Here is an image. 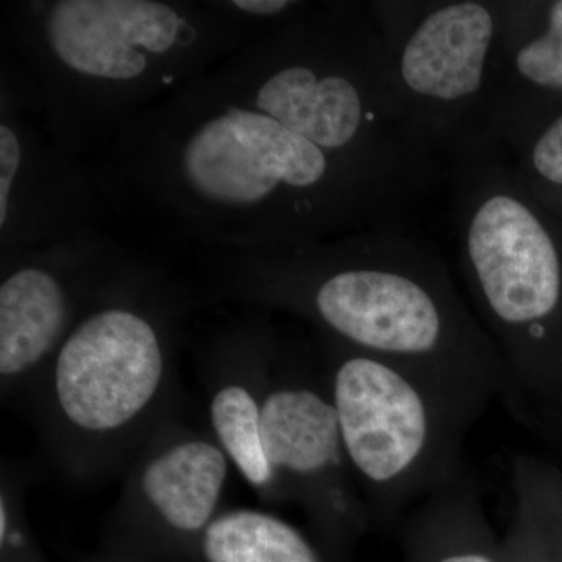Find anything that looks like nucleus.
Segmentation results:
<instances>
[{
	"instance_id": "f257e3e1",
	"label": "nucleus",
	"mask_w": 562,
	"mask_h": 562,
	"mask_svg": "<svg viewBox=\"0 0 562 562\" xmlns=\"http://www.w3.org/2000/svg\"><path fill=\"white\" fill-rule=\"evenodd\" d=\"M90 168L114 220L195 250L290 249L392 224L427 181L322 149L213 68L128 121Z\"/></svg>"
},
{
	"instance_id": "f03ea898",
	"label": "nucleus",
	"mask_w": 562,
	"mask_h": 562,
	"mask_svg": "<svg viewBox=\"0 0 562 562\" xmlns=\"http://www.w3.org/2000/svg\"><path fill=\"white\" fill-rule=\"evenodd\" d=\"M213 301L279 312L322 341L398 362L522 417L512 373L446 261L397 222L265 250H198Z\"/></svg>"
},
{
	"instance_id": "7ed1b4c3",
	"label": "nucleus",
	"mask_w": 562,
	"mask_h": 562,
	"mask_svg": "<svg viewBox=\"0 0 562 562\" xmlns=\"http://www.w3.org/2000/svg\"><path fill=\"white\" fill-rule=\"evenodd\" d=\"M0 22V103L38 117L85 161L180 85L279 27L231 0H22L7 2Z\"/></svg>"
},
{
	"instance_id": "20e7f679",
	"label": "nucleus",
	"mask_w": 562,
	"mask_h": 562,
	"mask_svg": "<svg viewBox=\"0 0 562 562\" xmlns=\"http://www.w3.org/2000/svg\"><path fill=\"white\" fill-rule=\"evenodd\" d=\"M191 297L133 251L66 336L27 403L69 479L121 471L176 414L177 338Z\"/></svg>"
},
{
	"instance_id": "39448f33",
	"label": "nucleus",
	"mask_w": 562,
	"mask_h": 562,
	"mask_svg": "<svg viewBox=\"0 0 562 562\" xmlns=\"http://www.w3.org/2000/svg\"><path fill=\"white\" fill-rule=\"evenodd\" d=\"M214 72L244 101L322 149L427 179L371 3L305 2Z\"/></svg>"
},
{
	"instance_id": "423d86ee",
	"label": "nucleus",
	"mask_w": 562,
	"mask_h": 562,
	"mask_svg": "<svg viewBox=\"0 0 562 562\" xmlns=\"http://www.w3.org/2000/svg\"><path fill=\"white\" fill-rule=\"evenodd\" d=\"M457 238L480 324L522 406L562 424V222L491 147L458 155Z\"/></svg>"
},
{
	"instance_id": "0eeeda50",
	"label": "nucleus",
	"mask_w": 562,
	"mask_h": 562,
	"mask_svg": "<svg viewBox=\"0 0 562 562\" xmlns=\"http://www.w3.org/2000/svg\"><path fill=\"white\" fill-rule=\"evenodd\" d=\"M324 344V376L372 524L462 475L465 436L490 402L373 355Z\"/></svg>"
},
{
	"instance_id": "6e6552de",
	"label": "nucleus",
	"mask_w": 562,
	"mask_h": 562,
	"mask_svg": "<svg viewBox=\"0 0 562 562\" xmlns=\"http://www.w3.org/2000/svg\"><path fill=\"white\" fill-rule=\"evenodd\" d=\"M392 76L417 139L458 155L486 147L502 2H375Z\"/></svg>"
},
{
	"instance_id": "1a4fd4ad",
	"label": "nucleus",
	"mask_w": 562,
	"mask_h": 562,
	"mask_svg": "<svg viewBox=\"0 0 562 562\" xmlns=\"http://www.w3.org/2000/svg\"><path fill=\"white\" fill-rule=\"evenodd\" d=\"M261 439L283 502L301 506L333 560L349 561L371 528V513L347 460L324 373L280 339L262 398Z\"/></svg>"
},
{
	"instance_id": "9d476101",
	"label": "nucleus",
	"mask_w": 562,
	"mask_h": 562,
	"mask_svg": "<svg viewBox=\"0 0 562 562\" xmlns=\"http://www.w3.org/2000/svg\"><path fill=\"white\" fill-rule=\"evenodd\" d=\"M231 469L209 428L172 414L128 464L99 552L135 562H198L203 532L222 513Z\"/></svg>"
},
{
	"instance_id": "9b49d317",
	"label": "nucleus",
	"mask_w": 562,
	"mask_h": 562,
	"mask_svg": "<svg viewBox=\"0 0 562 562\" xmlns=\"http://www.w3.org/2000/svg\"><path fill=\"white\" fill-rule=\"evenodd\" d=\"M132 254L103 233L0 261L3 402H29L66 336Z\"/></svg>"
},
{
	"instance_id": "f8f14e48",
	"label": "nucleus",
	"mask_w": 562,
	"mask_h": 562,
	"mask_svg": "<svg viewBox=\"0 0 562 562\" xmlns=\"http://www.w3.org/2000/svg\"><path fill=\"white\" fill-rule=\"evenodd\" d=\"M113 220L88 161L0 103V261L111 233Z\"/></svg>"
},
{
	"instance_id": "ddd939ff",
	"label": "nucleus",
	"mask_w": 562,
	"mask_h": 562,
	"mask_svg": "<svg viewBox=\"0 0 562 562\" xmlns=\"http://www.w3.org/2000/svg\"><path fill=\"white\" fill-rule=\"evenodd\" d=\"M279 336L260 316L225 328L203 347L209 431L261 501L284 503L261 439L262 398Z\"/></svg>"
},
{
	"instance_id": "4468645a",
	"label": "nucleus",
	"mask_w": 562,
	"mask_h": 562,
	"mask_svg": "<svg viewBox=\"0 0 562 562\" xmlns=\"http://www.w3.org/2000/svg\"><path fill=\"white\" fill-rule=\"evenodd\" d=\"M562 109V0L502 2L484 143H508Z\"/></svg>"
},
{
	"instance_id": "2eb2a0df",
	"label": "nucleus",
	"mask_w": 562,
	"mask_h": 562,
	"mask_svg": "<svg viewBox=\"0 0 562 562\" xmlns=\"http://www.w3.org/2000/svg\"><path fill=\"white\" fill-rule=\"evenodd\" d=\"M402 549L405 562H505L502 538L464 473L414 506Z\"/></svg>"
},
{
	"instance_id": "dca6fc26",
	"label": "nucleus",
	"mask_w": 562,
	"mask_h": 562,
	"mask_svg": "<svg viewBox=\"0 0 562 562\" xmlns=\"http://www.w3.org/2000/svg\"><path fill=\"white\" fill-rule=\"evenodd\" d=\"M198 562H336L319 542L271 512L222 509L203 532Z\"/></svg>"
},
{
	"instance_id": "f3484780",
	"label": "nucleus",
	"mask_w": 562,
	"mask_h": 562,
	"mask_svg": "<svg viewBox=\"0 0 562 562\" xmlns=\"http://www.w3.org/2000/svg\"><path fill=\"white\" fill-rule=\"evenodd\" d=\"M514 502L530 514L553 562H562V471L535 454L512 460Z\"/></svg>"
},
{
	"instance_id": "a211bd4d",
	"label": "nucleus",
	"mask_w": 562,
	"mask_h": 562,
	"mask_svg": "<svg viewBox=\"0 0 562 562\" xmlns=\"http://www.w3.org/2000/svg\"><path fill=\"white\" fill-rule=\"evenodd\" d=\"M516 171L532 192L562 190V109L509 139Z\"/></svg>"
},
{
	"instance_id": "6ab92c4d",
	"label": "nucleus",
	"mask_w": 562,
	"mask_h": 562,
	"mask_svg": "<svg viewBox=\"0 0 562 562\" xmlns=\"http://www.w3.org/2000/svg\"><path fill=\"white\" fill-rule=\"evenodd\" d=\"M0 562H50L25 516L21 482L10 471L0 484Z\"/></svg>"
},
{
	"instance_id": "aec40b11",
	"label": "nucleus",
	"mask_w": 562,
	"mask_h": 562,
	"mask_svg": "<svg viewBox=\"0 0 562 562\" xmlns=\"http://www.w3.org/2000/svg\"><path fill=\"white\" fill-rule=\"evenodd\" d=\"M502 547L505 562H553L530 514L516 502L512 524L502 538Z\"/></svg>"
},
{
	"instance_id": "412c9836",
	"label": "nucleus",
	"mask_w": 562,
	"mask_h": 562,
	"mask_svg": "<svg viewBox=\"0 0 562 562\" xmlns=\"http://www.w3.org/2000/svg\"><path fill=\"white\" fill-rule=\"evenodd\" d=\"M562 222V190L532 192Z\"/></svg>"
},
{
	"instance_id": "4be33fe9",
	"label": "nucleus",
	"mask_w": 562,
	"mask_h": 562,
	"mask_svg": "<svg viewBox=\"0 0 562 562\" xmlns=\"http://www.w3.org/2000/svg\"><path fill=\"white\" fill-rule=\"evenodd\" d=\"M74 562H135L128 560H121V558L111 557V554L94 552L90 554H81V557L74 558Z\"/></svg>"
}]
</instances>
